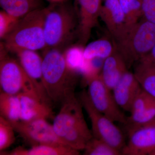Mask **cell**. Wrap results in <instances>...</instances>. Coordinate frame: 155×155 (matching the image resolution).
Segmentation results:
<instances>
[{
  "mask_svg": "<svg viewBox=\"0 0 155 155\" xmlns=\"http://www.w3.org/2000/svg\"><path fill=\"white\" fill-rule=\"evenodd\" d=\"M141 89L134 73L127 71L112 91L120 108L130 112L134 100Z\"/></svg>",
  "mask_w": 155,
  "mask_h": 155,
  "instance_id": "obj_13",
  "label": "cell"
},
{
  "mask_svg": "<svg viewBox=\"0 0 155 155\" xmlns=\"http://www.w3.org/2000/svg\"><path fill=\"white\" fill-rule=\"evenodd\" d=\"M9 155H78L79 151L66 145L43 144L29 149L18 147L7 154Z\"/></svg>",
  "mask_w": 155,
  "mask_h": 155,
  "instance_id": "obj_17",
  "label": "cell"
},
{
  "mask_svg": "<svg viewBox=\"0 0 155 155\" xmlns=\"http://www.w3.org/2000/svg\"><path fill=\"white\" fill-rule=\"evenodd\" d=\"M143 19L155 24V0H140Z\"/></svg>",
  "mask_w": 155,
  "mask_h": 155,
  "instance_id": "obj_28",
  "label": "cell"
},
{
  "mask_svg": "<svg viewBox=\"0 0 155 155\" xmlns=\"http://www.w3.org/2000/svg\"><path fill=\"white\" fill-rule=\"evenodd\" d=\"M102 5V0H75L77 45L85 47L88 42L92 29L97 25Z\"/></svg>",
  "mask_w": 155,
  "mask_h": 155,
  "instance_id": "obj_10",
  "label": "cell"
},
{
  "mask_svg": "<svg viewBox=\"0 0 155 155\" xmlns=\"http://www.w3.org/2000/svg\"><path fill=\"white\" fill-rule=\"evenodd\" d=\"M83 108L76 96L67 100L61 104L52 125L61 141L78 151L84 150L87 142L93 137L84 119Z\"/></svg>",
  "mask_w": 155,
  "mask_h": 155,
  "instance_id": "obj_2",
  "label": "cell"
},
{
  "mask_svg": "<svg viewBox=\"0 0 155 155\" xmlns=\"http://www.w3.org/2000/svg\"><path fill=\"white\" fill-rule=\"evenodd\" d=\"M78 99L90 119L93 136L104 140L122 152L126 144L122 130L115 125V122L94 107L86 91L81 92Z\"/></svg>",
  "mask_w": 155,
  "mask_h": 155,
  "instance_id": "obj_7",
  "label": "cell"
},
{
  "mask_svg": "<svg viewBox=\"0 0 155 155\" xmlns=\"http://www.w3.org/2000/svg\"><path fill=\"white\" fill-rule=\"evenodd\" d=\"M45 8V35L46 48L63 51L76 39L77 18L75 9L65 2L51 3Z\"/></svg>",
  "mask_w": 155,
  "mask_h": 155,
  "instance_id": "obj_3",
  "label": "cell"
},
{
  "mask_svg": "<svg viewBox=\"0 0 155 155\" xmlns=\"http://www.w3.org/2000/svg\"><path fill=\"white\" fill-rule=\"evenodd\" d=\"M19 18L2 10L0 11V38L3 40L11 31Z\"/></svg>",
  "mask_w": 155,
  "mask_h": 155,
  "instance_id": "obj_27",
  "label": "cell"
},
{
  "mask_svg": "<svg viewBox=\"0 0 155 155\" xmlns=\"http://www.w3.org/2000/svg\"><path fill=\"white\" fill-rule=\"evenodd\" d=\"M133 73L142 89L155 98V64L142 59L136 63Z\"/></svg>",
  "mask_w": 155,
  "mask_h": 155,
  "instance_id": "obj_18",
  "label": "cell"
},
{
  "mask_svg": "<svg viewBox=\"0 0 155 155\" xmlns=\"http://www.w3.org/2000/svg\"><path fill=\"white\" fill-rule=\"evenodd\" d=\"M12 125L15 131L31 147L43 144L66 145L56 134L53 125L46 119L19 121Z\"/></svg>",
  "mask_w": 155,
  "mask_h": 155,
  "instance_id": "obj_9",
  "label": "cell"
},
{
  "mask_svg": "<svg viewBox=\"0 0 155 155\" xmlns=\"http://www.w3.org/2000/svg\"><path fill=\"white\" fill-rule=\"evenodd\" d=\"M127 143L122 155H150L155 149V123L153 121L137 128L128 134Z\"/></svg>",
  "mask_w": 155,
  "mask_h": 155,
  "instance_id": "obj_11",
  "label": "cell"
},
{
  "mask_svg": "<svg viewBox=\"0 0 155 155\" xmlns=\"http://www.w3.org/2000/svg\"><path fill=\"white\" fill-rule=\"evenodd\" d=\"M150 155H155V149L153 151Z\"/></svg>",
  "mask_w": 155,
  "mask_h": 155,
  "instance_id": "obj_31",
  "label": "cell"
},
{
  "mask_svg": "<svg viewBox=\"0 0 155 155\" xmlns=\"http://www.w3.org/2000/svg\"><path fill=\"white\" fill-rule=\"evenodd\" d=\"M85 155H122L121 151L113 147L106 142L93 137L84 148Z\"/></svg>",
  "mask_w": 155,
  "mask_h": 155,
  "instance_id": "obj_24",
  "label": "cell"
},
{
  "mask_svg": "<svg viewBox=\"0 0 155 155\" xmlns=\"http://www.w3.org/2000/svg\"><path fill=\"white\" fill-rule=\"evenodd\" d=\"M36 51L31 50H20L14 54H16L22 68L33 80L43 95L49 100L43 85V58Z\"/></svg>",
  "mask_w": 155,
  "mask_h": 155,
  "instance_id": "obj_14",
  "label": "cell"
},
{
  "mask_svg": "<svg viewBox=\"0 0 155 155\" xmlns=\"http://www.w3.org/2000/svg\"><path fill=\"white\" fill-rule=\"evenodd\" d=\"M15 130L11 122L0 116V153L4 152L16 140Z\"/></svg>",
  "mask_w": 155,
  "mask_h": 155,
  "instance_id": "obj_25",
  "label": "cell"
},
{
  "mask_svg": "<svg viewBox=\"0 0 155 155\" xmlns=\"http://www.w3.org/2000/svg\"><path fill=\"white\" fill-rule=\"evenodd\" d=\"M21 103L19 96L1 91L0 116L13 124L20 121Z\"/></svg>",
  "mask_w": 155,
  "mask_h": 155,
  "instance_id": "obj_20",
  "label": "cell"
},
{
  "mask_svg": "<svg viewBox=\"0 0 155 155\" xmlns=\"http://www.w3.org/2000/svg\"><path fill=\"white\" fill-rule=\"evenodd\" d=\"M45 8L37 9L19 18L17 24L3 40L8 52L20 50L38 51L46 49L45 35Z\"/></svg>",
  "mask_w": 155,
  "mask_h": 155,
  "instance_id": "obj_4",
  "label": "cell"
},
{
  "mask_svg": "<svg viewBox=\"0 0 155 155\" xmlns=\"http://www.w3.org/2000/svg\"><path fill=\"white\" fill-rule=\"evenodd\" d=\"M8 52L1 43L0 86L1 91L18 96L30 95L49 103V100L39 90L18 60L10 58Z\"/></svg>",
  "mask_w": 155,
  "mask_h": 155,
  "instance_id": "obj_6",
  "label": "cell"
},
{
  "mask_svg": "<svg viewBox=\"0 0 155 155\" xmlns=\"http://www.w3.org/2000/svg\"><path fill=\"white\" fill-rule=\"evenodd\" d=\"M116 50L115 43L106 39H101L92 42L84 47V60L91 61L96 59H105Z\"/></svg>",
  "mask_w": 155,
  "mask_h": 155,
  "instance_id": "obj_21",
  "label": "cell"
},
{
  "mask_svg": "<svg viewBox=\"0 0 155 155\" xmlns=\"http://www.w3.org/2000/svg\"><path fill=\"white\" fill-rule=\"evenodd\" d=\"M128 69L126 62L122 56L116 51L104 60L101 78L106 86L113 90Z\"/></svg>",
  "mask_w": 155,
  "mask_h": 155,
  "instance_id": "obj_15",
  "label": "cell"
},
{
  "mask_svg": "<svg viewBox=\"0 0 155 155\" xmlns=\"http://www.w3.org/2000/svg\"><path fill=\"white\" fill-rule=\"evenodd\" d=\"M43 57L42 82L50 101L61 104L75 96L76 71L67 64L64 51L46 48Z\"/></svg>",
  "mask_w": 155,
  "mask_h": 155,
  "instance_id": "obj_1",
  "label": "cell"
},
{
  "mask_svg": "<svg viewBox=\"0 0 155 155\" xmlns=\"http://www.w3.org/2000/svg\"><path fill=\"white\" fill-rule=\"evenodd\" d=\"M88 86L87 92L94 107L113 122L125 124L127 117L116 103L112 91L106 86L100 75L90 76Z\"/></svg>",
  "mask_w": 155,
  "mask_h": 155,
  "instance_id": "obj_8",
  "label": "cell"
},
{
  "mask_svg": "<svg viewBox=\"0 0 155 155\" xmlns=\"http://www.w3.org/2000/svg\"><path fill=\"white\" fill-rule=\"evenodd\" d=\"M116 51L129 68L149 54L155 45V24L143 19L114 41Z\"/></svg>",
  "mask_w": 155,
  "mask_h": 155,
  "instance_id": "obj_5",
  "label": "cell"
},
{
  "mask_svg": "<svg viewBox=\"0 0 155 155\" xmlns=\"http://www.w3.org/2000/svg\"><path fill=\"white\" fill-rule=\"evenodd\" d=\"M155 119V98L140 114L127 117L125 123L127 134L137 128L146 125Z\"/></svg>",
  "mask_w": 155,
  "mask_h": 155,
  "instance_id": "obj_23",
  "label": "cell"
},
{
  "mask_svg": "<svg viewBox=\"0 0 155 155\" xmlns=\"http://www.w3.org/2000/svg\"><path fill=\"white\" fill-rule=\"evenodd\" d=\"M48 1H49L51 3H58L65 2L66 0H48Z\"/></svg>",
  "mask_w": 155,
  "mask_h": 155,
  "instance_id": "obj_30",
  "label": "cell"
},
{
  "mask_svg": "<svg viewBox=\"0 0 155 155\" xmlns=\"http://www.w3.org/2000/svg\"><path fill=\"white\" fill-rule=\"evenodd\" d=\"M100 18L114 41L119 40L126 31L125 17L119 0H105L100 13Z\"/></svg>",
  "mask_w": 155,
  "mask_h": 155,
  "instance_id": "obj_12",
  "label": "cell"
},
{
  "mask_svg": "<svg viewBox=\"0 0 155 155\" xmlns=\"http://www.w3.org/2000/svg\"><path fill=\"white\" fill-rule=\"evenodd\" d=\"M125 17L126 31L140 21L143 17L140 0H119Z\"/></svg>",
  "mask_w": 155,
  "mask_h": 155,
  "instance_id": "obj_22",
  "label": "cell"
},
{
  "mask_svg": "<svg viewBox=\"0 0 155 155\" xmlns=\"http://www.w3.org/2000/svg\"><path fill=\"white\" fill-rule=\"evenodd\" d=\"M21 103L20 121L46 119L52 116L49 104L30 95H19Z\"/></svg>",
  "mask_w": 155,
  "mask_h": 155,
  "instance_id": "obj_16",
  "label": "cell"
},
{
  "mask_svg": "<svg viewBox=\"0 0 155 155\" xmlns=\"http://www.w3.org/2000/svg\"><path fill=\"white\" fill-rule=\"evenodd\" d=\"M0 5L4 11L18 18L43 8L42 0H0Z\"/></svg>",
  "mask_w": 155,
  "mask_h": 155,
  "instance_id": "obj_19",
  "label": "cell"
},
{
  "mask_svg": "<svg viewBox=\"0 0 155 155\" xmlns=\"http://www.w3.org/2000/svg\"><path fill=\"white\" fill-rule=\"evenodd\" d=\"M142 59L150 61L155 64V45L150 52Z\"/></svg>",
  "mask_w": 155,
  "mask_h": 155,
  "instance_id": "obj_29",
  "label": "cell"
},
{
  "mask_svg": "<svg viewBox=\"0 0 155 155\" xmlns=\"http://www.w3.org/2000/svg\"><path fill=\"white\" fill-rule=\"evenodd\" d=\"M154 97L141 89L134 100L130 111V116L140 114L148 106Z\"/></svg>",
  "mask_w": 155,
  "mask_h": 155,
  "instance_id": "obj_26",
  "label": "cell"
}]
</instances>
